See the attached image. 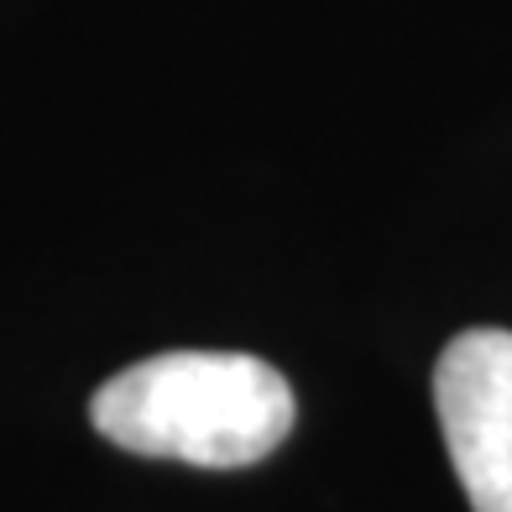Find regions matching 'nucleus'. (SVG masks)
I'll return each instance as SVG.
<instances>
[{
	"label": "nucleus",
	"instance_id": "nucleus-1",
	"mask_svg": "<svg viewBox=\"0 0 512 512\" xmlns=\"http://www.w3.org/2000/svg\"><path fill=\"white\" fill-rule=\"evenodd\" d=\"M95 429L131 455L236 471L267 460L293 429V387L246 351H162L95 392Z\"/></svg>",
	"mask_w": 512,
	"mask_h": 512
},
{
	"label": "nucleus",
	"instance_id": "nucleus-2",
	"mask_svg": "<svg viewBox=\"0 0 512 512\" xmlns=\"http://www.w3.org/2000/svg\"><path fill=\"white\" fill-rule=\"evenodd\" d=\"M434 413L471 512H512V330H460L439 351Z\"/></svg>",
	"mask_w": 512,
	"mask_h": 512
}]
</instances>
